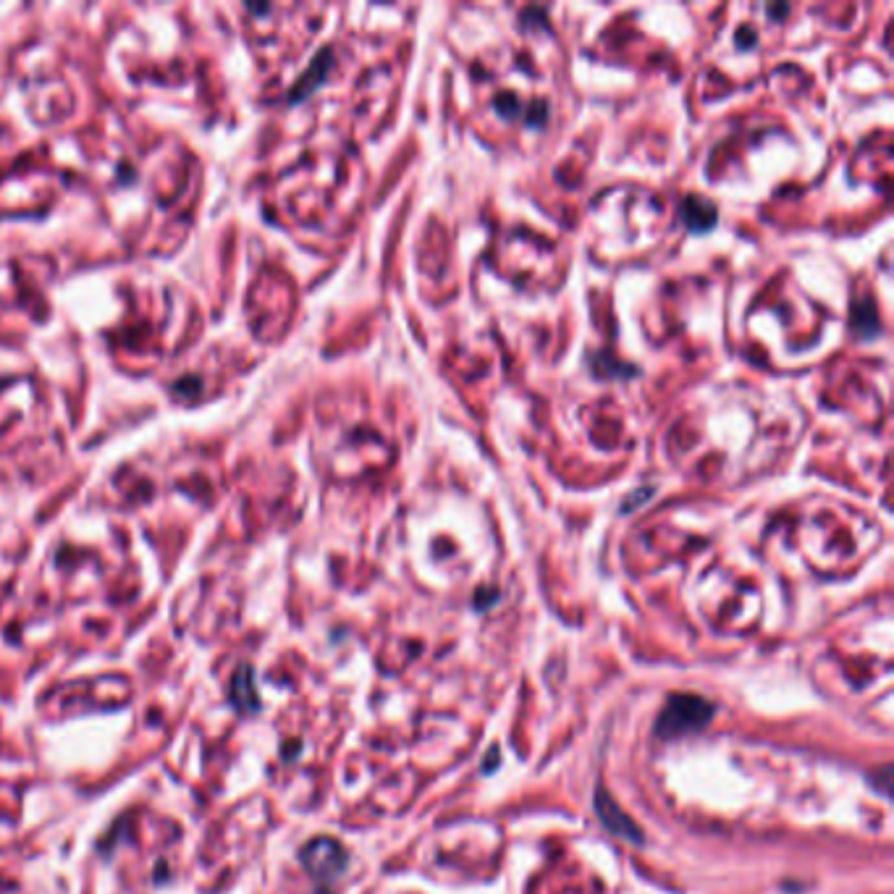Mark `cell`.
<instances>
[{"label":"cell","mask_w":894,"mask_h":894,"mask_svg":"<svg viewBox=\"0 0 894 894\" xmlns=\"http://www.w3.org/2000/svg\"><path fill=\"white\" fill-rule=\"evenodd\" d=\"M716 708L711 701L701 698V695H690V692H677L669 695V701L661 708L659 719H656V734L661 740H680L687 737L692 732H701L711 724Z\"/></svg>","instance_id":"1"},{"label":"cell","mask_w":894,"mask_h":894,"mask_svg":"<svg viewBox=\"0 0 894 894\" xmlns=\"http://www.w3.org/2000/svg\"><path fill=\"white\" fill-rule=\"evenodd\" d=\"M302 866L307 868V874L320 878V881H333L338 876L344 874L347 863H349V855L347 850L331 839V837H317L305 845L302 850Z\"/></svg>","instance_id":"2"},{"label":"cell","mask_w":894,"mask_h":894,"mask_svg":"<svg viewBox=\"0 0 894 894\" xmlns=\"http://www.w3.org/2000/svg\"><path fill=\"white\" fill-rule=\"evenodd\" d=\"M596 813H598L601 824L606 826V832L614 834V837H622L632 845H643V832L638 829V824L611 800V795L603 787L596 790Z\"/></svg>","instance_id":"3"},{"label":"cell","mask_w":894,"mask_h":894,"mask_svg":"<svg viewBox=\"0 0 894 894\" xmlns=\"http://www.w3.org/2000/svg\"><path fill=\"white\" fill-rule=\"evenodd\" d=\"M231 701H234V706H236L239 713H252V711L260 708L250 666H239V671L234 677V685H231Z\"/></svg>","instance_id":"4"}]
</instances>
